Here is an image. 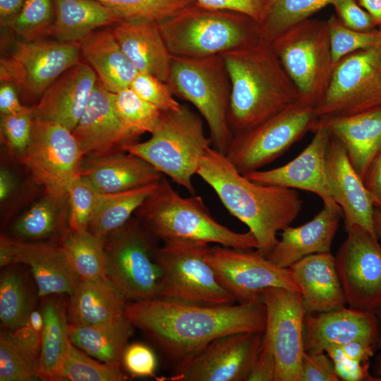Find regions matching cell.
<instances>
[{"mask_svg":"<svg viewBox=\"0 0 381 381\" xmlns=\"http://www.w3.org/2000/svg\"><path fill=\"white\" fill-rule=\"evenodd\" d=\"M134 214L146 229L163 242L214 243L243 250L258 247L251 231L238 233L220 224L200 196H181L164 176Z\"/></svg>","mask_w":381,"mask_h":381,"instance_id":"cell-4","label":"cell"},{"mask_svg":"<svg viewBox=\"0 0 381 381\" xmlns=\"http://www.w3.org/2000/svg\"><path fill=\"white\" fill-rule=\"evenodd\" d=\"M266 327L276 358L274 381H302L304 321L306 315L299 291L282 287L265 290Z\"/></svg>","mask_w":381,"mask_h":381,"instance_id":"cell-18","label":"cell"},{"mask_svg":"<svg viewBox=\"0 0 381 381\" xmlns=\"http://www.w3.org/2000/svg\"><path fill=\"white\" fill-rule=\"evenodd\" d=\"M22 157L46 195L63 202L68 200L69 187L79 175L84 157L72 131L60 123L34 118L31 139Z\"/></svg>","mask_w":381,"mask_h":381,"instance_id":"cell-12","label":"cell"},{"mask_svg":"<svg viewBox=\"0 0 381 381\" xmlns=\"http://www.w3.org/2000/svg\"><path fill=\"white\" fill-rule=\"evenodd\" d=\"M72 132L86 157L123 151L125 146L135 142L116 114L113 93L98 80Z\"/></svg>","mask_w":381,"mask_h":381,"instance_id":"cell-21","label":"cell"},{"mask_svg":"<svg viewBox=\"0 0 381 381\" xmlns=\"http://www.w3.org/2000/svg\"><path fill=\"white\" fill-rule=\"evenodd\" d=\"M15 87L10 83H1L0 86L1 115L18 114L28 111L30 109V108L21 104Z\"/></svg>","mask_w":381,"mask_h":381,"instance_id":"cell-57","label":"cell"},{"mask_svg":"<svg viewBox=\"0 0 381 381\" xmlns=\"http://www.w3.org/2000/svg\"><path fill=\"white\" fill-rule=\"evenodd\" d=\"M375 207L381 209V149L374 157L363 178Z\"/></svg>","mask_w":381,"mask_h":381,"instance_id":"cell-55","label":"cell"},{"mask_svg":"<svg viewBox=\"0 0 381 381\" xmlns=\"http://www.w3.org/2000/svg\"><path fill=\"white\" fill-rule=\"evenodd\" d=\"M41 311L44 326L39 356L40 379L62 380L61 367L70 341L66 308L59 301L48 299Z\"/></svg>","mask_w":381,"mask_h":381,"instance_id":"cell-34","label":"cell"},{"mask_svg":"<svg viewBox=\"0 0 381 381\" xmlns=\"http://www.w3.org/2000/svg\"><path fill=\"white\" fill-rule=\"evenodd\" d=\"M271 44L302 99L315 107L325 96L337 66L327 20H304L281 33Z\"/></svg>","mask_w":381,"mask_h":381,"instance_id":"cell-8","label":"cell"},{"mask_svg":"<svg viewBox=\"0 0 381 381\" xmlns=\"http://www.w3.org/2000/svg\"><path fill=\"white\" fill-rule=\"evenodd\" d=\"M10 332L25 348L35 355L40 356L42 329L31 325L26 321L23 326Z\"/></svg>","mask_w":381,"mask_h":381,"instance_id":"cell-56","label":"cell"},{"mask_svg":"<svg viewBox=\"0 0 381 381\" xmlns=\"http://www.w3.org/2000/svg\"><path fill=\"white\" fill-rule=\"evenodd\" d=\"M306 313L331 311L346 304L331 252L308 255L289 267Z\"/></svg>","mask_w":381,"mask_h":381,"instance_id":"cell-25","label":"cell"},{"mask_svg":"<svg viewBox=\"0 0 381 381\" xmlns=\"http://www.w3.org/2000/svg\"><path fill=\"white\" fill-rule=\"evenodd\" d=\"M302 381H338L334 363L325 352L304 351L301 361Z\"/></svg>","mask_w":381,"mask_h":381,"instance_id":"cell-52","label":"cell"},{"mask_svg":"<svg viewBox=\"0 0 381 381\" xmlns=\"http://www.w3.org/2000/svg\"><path fill=\"white\" fill-rule=\"evenodd\" d=\"M332 0H274L260 25L262 38L272 42L288 28L306 20L331 4Z\"/></svg>","mask_w":381,"mask_h":381,"instance_id":"cell-38","label":"cell"},{"mask_svg":"<svg viewBox=\"0 0 381 381\" xmlns=\"http://www.w3.org/2000/svg\"><path fill=\"white\" fill-rule=\"evenodd\" d=\"M380 243H381V239H380Z\"/></svg>","mask_w":381,"mask_h":381,"instance_id":"cell-64","label":"cell"},{"mask_svg":"<svg viewBox=\"0 0 381 381\" xmlns=\"http://www.w3.org/2000/svg\"><path fill=\"white\" fill-rule=\"evenodd\" d=\"M99 195L100 193L85 177L79 174L75 178L68 192L70 230L87 229Z\"/></svg>","mask_w":381,"mask_h":381,"instance_id":"cell-46","label":"cell"},{"mask_svg":"<svg viewBox=\"0 0 381 381\" xmlns=\"http://www.w3.org/2000/svg\"><path fill=\"white\" fill-rule=\"evenodd\" d=\"M201 117L186 104L176 110L162 111L151 137L125 146L123 151L140 157L195 195L192 178L197 174L207 149L212 147Z\"/></svg>","mask_w":381,"mask_h":381,"instance_id":"cell-6","label":"cell"},{"mask_svg":"<svg viewBox=\"0 0 381 381\" xmlns=\"http://www.w3.org/2000/svg\"><path fill=\"white\" fill-rule=\"evenodd\" d=\"M208 243L163 242L154 253L161 274L160 297L204 304L236 303L205 259Z\"/></svg>","mask_w":381,"mask_h":381,"instance_id":"cell-10","label":"cell"},{"mask_svg":"<svg viewBox=\"0 0 381 381\" xmlns=\"http://www.w3.org/2000/svg\"><path fill=\"white\" fill-rule=\"evenodd\" d=\"M80 43L18 42L11 54L0 61L1 83L41 96L58 78L79 63Z\"/></svg>","mask_w":381,"mask_h":381,"instance_id":"cell-16","label":"cell"},{"mask_svg":"<svg viewBox=\"0 0 381 381\" xmlns=\"http://www.w3.org/2000/svg\"><path fill=\"white\" fill-rule=\"evenodd\" d=\"M79 174L101 193L143 187L158 182L162 176L150 164L126 151L87 157L83 160Z\"/></svg>","mask_w":381,"mask_h":381,"instance_id":"cell-27","label":"cell"},{"mask_svg":"<svg viewBox=\"0 0 381 381\" xmlns=\"http://www.w3.org/2000/svg\"><path fill=\"white\" fill-rule=\"evenodd\" d=\"M111 31L138 72L148 73L167 82L172 56L158 22L145 19L123 20L114 24Z\"/></svg>","mask_w":381,"mask_h":381,"instance_id":"cell-26","label":"cell"},{"mask_svg":"<svg viewBox=\"0 0 381 381\" xmlns=\"http://www.w3.org/2000/svg\"><path fill=\"white\" fill-rule=\"evenodd\" d=\"M197 174L216 193L233 216L244 223L267 257L278 241L277 234L298 216L303 200L296 189L256 183L240 174L226 155L207 149Z\"/></svg>","mask_w":381,"mask_h":381,"instance_id":"cell-2","label":"cell"},{"mask_svg":"<svg viewBox=\"0 0 381 381\" xmlns=\"http://www.w3.org/2000/svg\"><path fill=\"white\" fill-rule=\"evenodd\" d=\"M157 183L117 193H100L87 229L105 238L127 222Z\"/></svg>","mask_w":381,"mask_h":381,"instance_id":"cell-35","label":"cell"},{"mask_svg":"<svg viewBox=\"0 0 381 381\" xmlns=\"http://www.w3.org/2000/svg\"><path fill=\"white\" fill-rule=\"evenodd\" d=\"M263 332H239L217 338L177 362L171 381H247Z\"/></svg>","mask_w":381,"mask_h":381,"instance_id":"cell-15","label":"cell"},{"mask_svg":"<svg viewBox=\"0 0 381 381\" xmlns=\"http://www.w3.org/2000/svg\"><path fill=\"white\" fill-rule=\"evenodd\" d=\"M133 327L125 315L115 322L102 325L68 322V330L71 343L79 349L98 361L121 368Z\"/></svg>","mask_w":381,"mask_h":381,"instance_id":"cell-33","label":"cell"},{"mask_svg":"<svg viewBox=\"0 0 381 381\" xmlns=\"http://www.w3.org/2000/svg\"><path fill=\"white\" fill-rule=\"evenodd\" d=\"M332 359L337 375L345 381L371 380L369 363L348 358L344 356L338 347H333L325 352Z\"/></svg>","mask_w":381,"mask_h":381,"instance_id":"cell-53","label":"cell"},{"mask_svg":"<svg viewBox=\"0 0 381 381\" xmlns=\"http://www.w3.org/2000/svg\"><path fill=\"white\" fill-rule=\"evenodd\" d=\"M15 186L14 177L4 167L0 170V200H5L13 190Z\"/></svg>","mask_w":381,"mask_h":381,"instance_id":"cell-59","label":"cell"},{"mask_svg":"<svg viewBox=\"0 0 381 381\" xmlns=\"http://www.w3.org/2000/svg\"><path fill=\"white\" fill-rule=\"evenodd\" d=\"M115 11L121 20L171 18L195 4V0H97Z\"/></svg>","mask_w":381,"mask_h":381,"instance_id":"cell-40","label":"cell"},{"mask_svg":"<svg viewBox=\"0 0 381 381\" xmlns=\"http://www.w3.org/2000/svg\"><path fill=\"white\" fill-rule=\"evenodd\" d=\"M159 25L170 54L176 57L223 55L262 39L260 25L250 17L196 3Z\"/></svg>","mask_w":381,"mask_h":381,"instance_id":"cell-5","label":"cell"},{"mask_svg":"<svg viewBox=\"0 0 381 381\" xmlns=\"http://www.w3.org/2000/svg\"><path fill=\"white\" fill-rule=\"evenodd\" d=\"M64 203L46 195L18 220L14 228L16 233L30 239L48 236L61 223Z\"/></svg>","mask_w":381,"mask_h":381,"instance_id":"cell-43","label":"cell"},{"mask_svg":"<svg viewBox=\"0 0 381 381\" xmlns=\"http://www.w3.org/2000/svg\"><path fill=\"white\" fill-rule=\"evenodd\" d=\"M377 109H381V44L344 57L337 64L325 96L315 107L319 119Z\"/></svg>","mask_w":381,"mask_h":381,"instance_id":"cell-13","label":"cell"},{"mask_svg":"<svg viewBox=\"0 0 381 381\" xmlns=\"http://www.w3.org/2000/svg\"><path fill=\"white\" fill-rule=\"evenodd\" d=\"M167 83L175 97L197 109L207 124L212 147L226 155L234 135L228 121L231 84L223 57L172 56Z\"/></svg>","mask_w":381,"mask_h":381,"instance_id":"cell-7","label":"cell"},{"mask_svg":"<svg viewBox=\"0 0 381 381\" xmlns=\"http://www.w3.org/2000/svg\"><path fill=\"white\" fill-rule=\"evenodd\" d=\"M337 18L347 28L358 30L369 31L375 29L371 16L356 1V0H332Z\"/></svg>","mask_w":381,"mask_h":381,"instance_id":"cell-51","label":"cell"},{"mask_svg":"<svg viewBox=\"0 0 381 381\" xmlns=\"http://www.w3.org/2000/svg\"><path fill=\"white\" fill-rule=\"evenodd\" d=\"M40 379L39 356L25 348L11 332L1 333L0 380L32 381Z\"/></svg>","mask_w":381,"mask_h":381,"instance_id":"cell-39","label":"cell"},{"mask_svg":"<svg viewBox=\"0 0 381 381\" xmlns=\"http://www.w3.org/2000/svg\"><path fill=\"white\" fill-rule=\"evenodd\" d=\"M55 17L52 0H26L19 13L4 27L25 41L47 35Z\"/></svg>","mask_w":381,"mask_h":381,"instance_id":"cell-44","label":"cell"},{"mask_svg":"<svg viewBox=\"0 0 381 381\" xmlns=\"http://www.w3.org/2000/svg\"><path fill=\"white\" fill-rule=\"evenodd\" d=\"M374 226L376 235L379 239H381V209L375 207L374 209Z\"/></svg>","mask_w":381,"mask_h":381,"instance_id":"cell-63","label":"cell"},{"mask_svg":"<svg viewBox=\"0 0 381 381\" xmlns=\"http://www.w3.org/2000/svg\"><path fill=\"white\" fill-rule=\"evenodd\" d=\"M11 243L13 263L30 267L39 296L74 293L80 280L61 246L13 240Z\"/></svg>","mask_w":381,"mask_h":381,"instance_id":"cell-28","label":"cell"},{"mask_svg":"<svg viewBox=\"0 0 381 381\" xmlns=\"http://www.w3.org/2000/svg\"><path fill=\"white\" fill-rule=\"evenodd\" d=\"M125 315L177 362L221 337L263 332L264 303L204 304L168 298L127 303Z\"/></svg>","mask_w":381,"mask_h":381,"instance_id":"cell-1","label":"cell"},{"mask_svg":"<svg viewBox=\"0 0 381 381\" xmlns=\"http://www.w3.org/2000/svg\"><path fill=\"white\" fill-rule=\"evenodd\" d=\"M26 0H0V21L4 26L20 11Z\"/></svg>","mask_w":381,"mask_h":381,"instance_id":"cell-58","label":"cell"},{"mask_svg":"<svg viewBox=\"0 0 381 381\" xmlns=\"http://www.w3.org/2000/svg\"><path fill=\"white\" fill-rule=\"evenodd\" d=\"M221 56L231 84L228 121L234 135L302 99L270 42L262 38Z\"/></svg>","mask_w":381,"mask_h":381,"instance_id":"cell-3","label":"cell"},{"mask_svg":"<svg viewBox=\"0 0 381 381\" xmlns=\"http://www.w3.org/2000/svg\"><path fill=\"white\" fill-rule=\"evenodd\" d=\"M199 6L244 14L260 25L267 18L274 0H195Z\"/></svg>","mask_w":381,"mask_h":381,"instance_id":"cell-49","label":"cell"},{"mask_svg":"<svg viewBox=\"0 0 381 381\" xmlns=\"http://www.w3.org/2000/svg\"><path fill=\"white\" fill-rule=\"evenodd\" d=\"M80 53L109 92L130 87L138 73L116 42L111 30L95 31L80 41Z\"/></svg>","mask_w":381,"mask_h":381,"instance_id":"cell-31","label":"cell"},{"mask_svg":"<svg viewBox=\"0 0 381 381\" xmlns=\"http://www.w3.org/2000/svg\"><path fill=\"white\" fill-rule=\"evenodd\" d=\"M122 364L133 375L152 376L157 367V359L150 347L141 343H133L126 346Z\"/></svg>","mask_w":381,"mask_h":381,"instance_id":"cell-50","label":"cell"},{"mask_svg":"<svg viewBox=\"0 0 381 381\" xmlns=\"http://www.w3.org/2000/svg\"><path fill=\"white\" fill-rule=\"evenodd\" d=\"M91 357L83 353L70 340L62 363L61 380L121 381L126 379L121 368L97 361Z\"/></svg>","mask_w":381,"mask_h":381,"instance_id":"cell-41","label":"cell"},{"mask_svg":"<svg viewBox=\"0 0 381 381\" xmlns=\"http://www.w3.org/2000/svg\"><path fill=\"white\" fill-rule=\"evenodd\" d=\"M375 312L378 322L380 336L381 339V306L377 308L375 310ZM370 381H381V351L377 358L375 365L374 375H372Z\"/></svg>","mask_w":381,"mask_h":381,"instance_id":"cell-62","label":"cell"},{"mask_svg":"<svg viewBox=\"0 0 381 381\" xmlns=\"http://www.w3.org/2000/svg\"><path fill=\"white\" fill-rule=\"evenodd\" d=\"M326 170L330 193L341 209L346 229L357 225L377 238L371 195L349 161L344 147L332 135L326 152Z\"/></svg>","mask_w":381,"mask_h":381,"instance_id":"cell-22","label":"cell"},{"mask_svg":"<svg viewBox=\"0 0 381 381\" xmlns=\"http://www.w3.org/2000/svg\"><path fill=\"white\" fill-rule=\"evenodd\" d=\"M344 147L358 174L364 176L381 149V109L349 116L320 118Z\"/></svg>","mask_w":381,"mask_h":381,"instance_id":"cell-29","label":"cell"},{"mask_svg":"<svg viewBox=\"0 0 381 381\" xmlns=\"http://www.w3.org/2000/svg\"><path fill=\"white\" fill-rule=\"evenodd\" d=\"M140 97L162 111L176 110L180 104L167 82L143 72H138L130 87Z\"/></svg>","mask_w":381,"mask_h":381,"instance_id":"cell-47","label":"cell"},{"mask_svg":"<svg viewBox=\"0 0 381 381\" xmlns=\"http://www.w3.org/2000/svg\"><path fill=\"white\" fill-rule=\"evenodd\" d=\"M358 4L371 16L375 25L381 28V0H357Z\"/></svg>","mask_w":381,"mask_h":381,"instance_id":"cell-60","label":"cell"},{"mask_svg":"<svg viewBox=\"0 0 381 381\" xmlns=\"http://www.w3.org/2000/svg\"><path fill=\"white\" fill-rule=\"evenodd\" d=\"M52 1L55 17L47 35L61 42H80L99 28L122 21L115 11L97 0Z\"/></svg>","mask_w":381,"mask_h":381,"instance_id":"cell-32","label":"cell"},{"mask_svg":"<svg viewBox=\"0 0 381 381\" xmlns=\"http://www.w3.org/2000/svg\"><path fill=\"white\" fill-rule=\"evenodd\" d=\"M104 243L105 238L87 229L65 234L61 247L80 281L108 279Z\"/></svg>","mask_w":381,"mask_h":381,"instance_id":"cell-36","label":"cell"},{"mask_svg":"<svg viewBox=\"0 0 381 381\" xmlns=\"http://www.w3.org/2000/svg\"><path fill=\"white\" fill-rule=\"evenodd\" d=\"M327 21L331 52L335 64L351 53L381 44V28L369 31L352 30L346 27L334 15Z\"/></svg>","mask_w":381,"mask_h":381,"instance_id":"cell-45","label":"cell"},{"mask_svg":"<svg viewBox=\"0 0 381 381\" xmlns=\"http://www.w3.org/2000/svg\"><path fill=\"white\" fill-rule=\"evenodd\" d=\"M113 101L123 125L135 138L145 133H152L160 121L162 111L130 87L113 93Z\"/></svg>","mask_w":381,"mask_h":381,"instance_id":"cell-37","label":"cell"},{"mask_svg":"<svg viewBox=\"0 0 381 381\" xmlns=\"http://www.w3.org/2000/svg\"><path fill=\"white\" fill-rule=\"evenodd\" d=\"M128 298L109 279L80 281L71 296L69 322L102 325L123 318Z\"/></svg>","mask_w":381,"mask_h":381,"instance_id":"cell-30","label":"cell"},{"mask_svg":"<svg viewBox=\"0 0 381 381\" xmlns=\"http://www.w3.org/2000/svg\"><path fill=\"white\" fill-rule=\"evenodd\" d=\"M276 358L272 340L263 333L260 347L247 381H274Z\"/></svg>","mask_w":381,"mask_h":381,"instance_id":"cell-54","label":"cell"},{"mask_svg":"<svg viewBox=\"0 0 381 381\" xmlns=\"http://www.w3.org/2000/svg\"><path fill=\"white\" fill-rule=\"evenodd\" d=\"M335 264L350 308L375 310L381 306V243L362 227L346 229Z\"/></svg>","mask_w":381,"mask_h":381,"instance_id":"cell-17","label":"cell"},{"mask_svg":"<svg viewBox=\"0 0 381 381\" xmlns=\"http://www.w3.org/2000/svg\"><path fill=\"white\" fill-rule=\"evenodd\" d=\"M341 214L340 207L323 205L308 222L284 229L281 239L266 258L279 267L289 268L308 255L331 252Z\"/></svg>","mask_w":381,"mask_h":381,"instance_id":"cell-24","label":"cell"},{"mask_svg":"<svg viewBox=\"0 0 381 381\" xmlns=\"http://www.w3.org/2000/svg\"><path fill=\"white\" fill-rule=\"evenodd\" d=\"M29 310L28 298L21 277L5 271L0 278V319L1 324L14 330L27 321Z\"/></svg>","mask_w":381,"mask_h":381,"instance_id":"cell-42","label":"cell"},{"mask_svg":"<svg viewBox=\"0 0 381 381\" xmlns=\"http://www.w3.org/2000/svg\"><path fill=\"white\" fill-rule=\"evenodd\" d=\"M158 240L136 217L105 238L107 277L128 300L160 297L161 274L154 258Z\"/></svg>","mask_w":381,"mask_h":381,"instance_id":"cell-9","label":"cell"},{"mask_svg":"<svg viewBox=\"0 0 381 381\" xmlns=\"http://www.w3.org/2000/svg\"><path fill=\"white\" fill-rule=\"evenodd\" d=\"M92 67L79 62L58 78L30 108L34 118L60 123L73 131L97 81Z\"/></svg>","mask_w":381,"mask_h":381,"instance_id":"cell-23","label":"cell"},{"mask_svg":"<svg viewBox=\"0 0 381 381\" xmlns=\"http://www.w3.org/2000/svg\"><path fill=\"white\" fill-rule=\"evenodd\" d=\"M315 107L301 99L252 128L234 135L226 156L241 174L259 170L284 154L307 132H315Z\"/></svg>","mask_w":381,"mask_h":381,"instance_id":"cell-11","label":"cell"},{"mask_svg":"<svg viewBox=\"0 0 381 381\" xmlns=\"http://www.w3.org/2000/svg\"><path fill=\"white\" fill-rule=\"evenodd\" d=\"M205 259L237 303H264L265 291L271 287L301 293L289 268L277 266L256 250L210 246Z\"/></svg>","mask_w":381,"mask_h":381,"instance_id":"cell-14","label":"cell"},{"mask_svg":"<svg viewBox=\"0 0 381 381\" xmlns=\"http://www.w3.org/2000/svg\"><path fill=\"white\" fill-rule=\"evenodd\" d=\"M314 133L308 146L289 162L269 170L253 171L243 176L261 185L312 192L322 199L323 205L340 207L332 197L327 176L326 152L330 133L318 120Z\"/></svg>","mask_w":381,"mask_h":381,"instance_id":"cell-19","label":"cell"},{"mask_svg":"<svg viewBox=\"0 0 381 381\" xmlns=\"http://www.w3.org/2000/svg\"><path fill=\"white\" fill-rule=\"evenodd\" d=\"M381 344L378 322L374 310L345 306L327 312L306 313L304 321V351L326 352L355 341Z\"/></svg>","mask_w":381,"mask_h":381,"instance_id":"cell-20","label":"cell"},{"mask_svg":"<svg viewBox=\"0 0 381 381\" xmlns=\"http://www.w3.org/2000/svg\"><path fill=\"white\" fill-rule=\"evenodd\" d=\"M13 264V253L11 239L1 236L0 239V265L7 266Z\"/></svg>","mask_w":381,"mask_h":381,"instance_id":"cell-61","label":"cell"},{"mask_svg":"<svg viewBox=\"0 0 381 381\" xmlns=\"http://www.w3.org/2000/svg\"><path fill=\"white\" fill-rule=\"evenodd\" d=\"M33 119L31 109L18 114L1 115V132L4 138L11 147L21 154L30 143Z\"/></svg>","mask_w":381,"mask_h":381,"instance_id":"cell-48","label":"cell"}]
</instances>
